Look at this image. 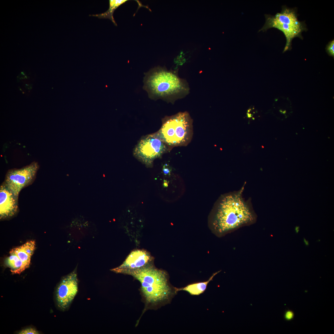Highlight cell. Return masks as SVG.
Segmentation results:
<instances>
[{
	"label": "cell",
	"mask_w": 334,
	"mask_h": 334,
	"mask_svg": "<svg viewBox=\"0 0 334 334\" xmlns=\"http://www.w3.org/2000/svg\"><path fill=\"white\" fill-rule=\"evenodd\" d=\"M166 149L163 142L157 136L151 135L139 142L134 150V154L145 163L149 164L161 156Z\"/></svg>",
	"instance_id": "cell-8"
},
{
	"label": "cell",
	"mask_w": 334,
	"mask_h": 334,
	"mask_svg": "<svg viewBox=\"0 0 334 334\" xmlns=\"http://www.w3.org/2000/svg\"><path fill=\"white\" fill-rule=\"evenodd\" d=\"M18 198L3 182L0 187V218L5 219L14 216L19 209Z\"/></svg>",
	"instance_id": "cell-10"
},
{
	"label": "cell",
	"mask_w": 334,
	"mask_h": 334,
	"mask_svg": "<svg viewBox=\"0 0 334 334\" xmlns=\"http://www.w3.org/2000/svg\"><path fill=\"white\" fill-rule=\"evenodd\" d=\"M77 268V266L72 272L64 277L56 288V304L58 309L62 311L69 308L78 291Z\"/></svg>",
	"instance_id": "cell-7"
},
{
	"label": "cell",
	"mask_w": 334,
	"mask_h": 334,
	"mask_svg": "<svg viewBox=\"0 0 334 334\" xmlns=\"http://www.w3.org/2000/svg\"><path fill=\"white\" fill-rule=\"evenodd\" d=\"M163 171L165 175L168 174L170 173V169L166 164L163 166Z\"/></svg>",
	"instance_id": "cell-17"
},
{
	"label": "cell",
	"mask_w": 334,
	"mask_h": 334,
	"mask_svg": "<svg viewBox=\"0 0 334 334\" xmlns=\"http://www.w3.org/2000/svg\"><path fill=\"white\" fill-rule=\"evenodd\" d=\"M191 125L188 113L180 112L165 120L157 136L168 144H182L190 138Z\"/></svg>",
	"instance_id": "cell-5"
},
{
	"label": "cell",
	"mask_w": 334,
	"mask_h": 334,
	"mask_svg": "<svg viewBox=\"0 0 334 334\" xmlns=\"http://www.w3.org/2000/svg\"><path fill=\"white\" fill-rule=\"evenodd\" d=\"M304 242L306 246H308L309 245V243L308 241L306 240V239L304 238L303 239Z\"/></svg>",
	"instance_id": "cell-19"
},
{
	"label": "cell",
	"mask_w": 334,
	"mask_h": 334,
	"mask_svg": "<svg viewBox=\"0 0 334 334\" xmlns=\"http://www.w3.org/2000/svg\"><path fill=\"white\" fill-rule=\"evenodd\" d=\"M122 274L131 275L141 284L140 293L144 303L141 316L148 310H156L170 303L178 292V288L169 282L165 271L158 269L151 264L142 268L124 271Z\"/></svg>",
	"instance_id": "cell-2"
},
{
	"label": "cell",
	"mask_w": 334,
	"mask_h": 334,
	"mask_svg": "<svg viewBox=\"0 0 334 334\" xmlns=\"http://www.w3.org/2000/svg\"><path fill=\"white\" fill-rule=\"evenodd\" d=\"M300 227L299 226H296L295 228V230L296 233H298L299 231Z\"/></svg>",
	"instance_id": "cell-20"
},
{
	"label": "cell",
	"mask_w": 334,
	"mask_h": 334,
	"mask_svg": "<svg viewBox=\"0 0 334 334\" xmlns=\"http://www.w3.org/2000/svg\"><path fill=\"white\" fill-rule=\"evenodd\" d=\"M39 166L33 161L20 169H13L7 172L4 183L18 198L20 191L30 185L35 179Z\"/></svg>",
	"instance_id": "cell-6"
},
{
	"label": "cell",
	"mask_w": 334,
	"mask_h": 334,
	"mask_svg": "<svg viewBox=\"0 0 334 334\" xmlns=\"http://www.w3.org/2000/svg\"><path fill=\"white\" fill-rule=\"evenodd\" d=\"M220 271H219L214 273L206 281L191 283L184 287L178 288V292L181 291H186L191 295H199L204 293L209 282Z\"/></svg>",
	"instance_id": "cell-12"
},
{
	"label": "cell",
	"mask_w": 334,
	"mask_h": 334,
	"mask_svg": "<svg viewBox=\"0 0 334 334\" xmlns=\"http://www.w3.org/2000/svg\"><path fill=\"white\" fill-rule=\"evenodd\" d=\"M10 255L6 260V265L11 268L13 274H20L27 268L22 261L11 250Z\"/></svg>",
	"instance_id": "cell-13"
},
{
	"label": "cell",
	"mask_w": 334,
	"mask_h": 334,
	"mask_svg": "<svg viewBox=\"0 0 334 334\" xmlns=\"http://www.w3.org/2000/svg\"><path fill=\"white\" fill-rule=\"evenodd\" d=\"M244 185L240 190L221 195L210 214V228L221 237L240 228L255 223L257 216L250 200L242 197Z\"/></svg>",
	"instance_id": "cell-1"
},
{
	"label": "cell",
	"mask_w": 334,
	"mask_h": 334,
	"mask_svg": "<svg viewBox=\"0 0 334 334\" xmlns=\"http://www.w3.org/2000/svg\"><path fill=\"white\" fill-rule=\"evenodd\" d=\"M326 49L328 54L330 56H334V40L333 39L329 42L327 45Z\"/></svg>",
	"instance_id": "cell-15"
},
{
	"label": "cell",
	"mask_w": 334,
	"mask_h": 334,
	"mask_svg": "<svg viewBox=\"0 0 334 334\" xmlns=\"http://www.w3.org/2000/svg\"><path fill=\"white\" fill-rule=\"evenodd\" d=\"M293 313L290 311H288L286 312L285 315V318L287 319H290L293 316Z\"/></svg>",
	"instance_id": "cell-18"
},
{
	"label": "cell",
	"mask_w": 334,
	"mask_h": 334,
	"mask_svg": "<svg viewBox=\"0 0 334 334\" xmlns=\"http://www.w3.org/2000/svg\"><path fill=\"white\" fill-rule=\"evenodd\" d=\"M265 22L259 32L266 31L272 28H276L284 34L286 42L283 53L292 48V41L293 38L298 37L302 39V32L307 30L304 21H299L295 9L283 6L281 11L275 15L265 14Z\"/></svg>",
	"instance_id": "cell-4"
},
{
	"label": "cell",
	"mask_w": 334,
	"mask_h": 334,
	"mask_svg": "<svg viewBox=\"0 0 334 334\" xmlns=\"http://www.w3.org/2000/svg\"><path fill=\"white\" fill-rule=\"evenodd\" d=\"M152 258L146 250H136L130 253L122 264L111 269V271L116 273L122 274L126 271L139 269L151 264Z\"/></svg>",
	"instance_id": "cell-9"
},
{
	"label": "cell",
	"mask_w": 334,
	"mask_h": 334,
	"mask_svg": "<svg viewBox=\"0 0 334 334\" xmlns=\"http://www.w3.org/2000/svg\"><path fill=\"white\" fill-rule=\"evenodd\" d=\"M35 241H28L22 245L11 249L22 261L26 268L30 265L31 257L35 249Z\"/></svg>",
	"instance_id": "cell-11"
},
{
	"label": "cell",
	"mask_w": 334,
	"mask_h": 334,
	"mask_svg": "<svg viewBox=\"0 0 334 334\" xmlns=\"http://www.w3.org/2000/svg\"><path fill=\"white\" fill-rule=\"evenodd\" d=\"M127 1V0H109V7L107 11L103 13L91 15L97 17L99 18L109 19L112 21L115 25L117 26L116 23L113 17V12L118 7Z\"/></svg>",
	"instance_id": "cell-14"
},
{
	"label": "cell",
	"mask_w": 334,
	"mask_h": 334,
	"mask_svg": "<svg viewBox=\"0 0 334 334\" xmlns=\"http://www.w3.org/2000/svg\"><path fill=\"white\" fill-rule=\"evenodd\" d=\"M143 88L152 99H161L173 102L189 92L187 83L179 77L175 72L157 67L146 73Z\"/></svg>",
	"instance_id": "cell-3"
},
{
	"label": "cell",
	"mask_w": 334,
	"mask_h": 334,
	"mask_svg": "<svg viewBox=\"0 0 334 334\" xmlns=\"http://www.w3.org/2000/svg\"><path fill=\"white\" fill-rule=\"evenodd\" d=\"M19 334H38V332L32 328H29L22 330L18 333Z\"/></svg>",
	"instance_id": "cell-16"
}]
</instances>
